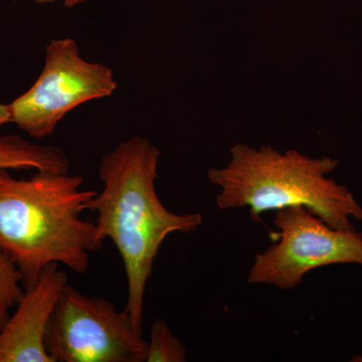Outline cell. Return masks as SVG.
I'll use <instances>...</instances> for the list:
<instances>
[{
	"instance_id": "6da1fadb",
	"label": "cell",
	"mask_w": 362,
	"mask_h": 362,
	"mask_svg": "<svg viewBox=\"0 0 362 362\" xmlns=\"http://www.w3.org/2000/svg\"><path fill=\"white\" fill-rule=\"evenodd\" d=\"M160 151L147 139L134 137L102 157L103 189L85 206L98 214L99 239H109L122 259L127 280L125 310L142 331L144 298L161 245L173 233H190L202 223L199 213L175 214L156 194Z\"/></svg>"
},
{
	"instance_id": "5bb4252c",
	"label": "cell",
	"mask_w": 362,
	"mask_h": 362,
	"mask_svg": "<svg viewBox=\"0 0 362 362\" xmlns=\"http://www.w3.org/2000/svg\"><path fill=\"white\" fill-rule=\"evenodd\" d=\"M359 361H362V359H359Z\"/></svg>"
},
{
	"instance_id": "8992f818",
	"label": "cell",
	"mask_w": 362,
	"mask_h": 362,
	"mask_svg": "<svg viewBox=\"0 0 362 362\" xmlns=\"http://www.w3.org/2000/svg\"><path fill=\"white\" fill-rule=\"evenodd\" d=\"M279 242L257 254L247 282L291 290L309 272L329 265L362 266V233L331 228L304 206L277 211Z\"/></svg>"
},
{
	"instance_id": "4fadbf2b",
	"label": "cell",
	"mask_w": 362,
	"mask_h": 362,
	"mask_svg": "<svg viewBox=\"0 0 362 362\" xmlns=\"http://www.w3.org/2000/svg\"><path fill=\"white\" fill-rule=\"evenodd\" d=\"M37 4H40V6H44V4H54V2L59 1V0H33Z\"/></svg>"
},
{
	"instance_id": "7c38bea8",
	"label": "cell",
	"mask_w": 362,
	"mask_h": 362,
	"mask_svg": "<svg viewBox=\"0 0 362 362\" xmlns=\"http://www.w3.org/2000/svg\"><path fill=\"white\" fill-rule=\"evenodd\" d=\"M86 1H88V0H65V6L68 8H73V7L80 6Z\"/></svg>"
},
{
	"instance_id": "8fae6325",
	"label": "cell",
	"mask_w": 362,
	"mask_h": 362,
	"mask_svg": "<svg viewBox=\"0 0 362 362\" xmlns=\"http://www.w3.org/2000/svg\"><path fill=\"white\" fill-rule=\"evenodd\" d=\"M8 123H11V110H9L8 105L0 103V128Z\"/></svg>"
},
{
	"instance_id": "5b68a950",
	"label": "cell",
	"mask_w": 362,
	"mask_h": 362,
	"mask_svg": "<svg viewBox=\"0 0 362 362\" xmlns=\"http://www.w3.org/2000/svg\"><path fill=\"white\" fill-rule=\"evenodd\" d=\"M117 87L113 71L83 58L75 40H52L45 47L44 68L35 84L8 104L11 123L42 139L74 109L110 97Z\"/></svg>"
},
{
	"instance_id": "277c9868",
	"label": "cell",
	"mask_w": 362,
	"mask_h": 362,
	"mask_svg": "<svg viewBox=\"0 0 362 362\" xmlns=\"http://www.w3.org/2000/svg\"><path fill=\"white\" fill-rule=\"evenodd\" d=\"M142 334L125 309L68 283L47 324L45 346L52 362H145Z\"/></svg>"
},
{
	"instance_id": "3957f363",
	"label": "cell",
	"mask_w": 362,
	"mask_h": 362,
	"mask_svg": "<svg viewBox=\"0 0 362 362\" xmlns=\"http://www.w3.org/2000/svg\"><path fill=\"white\" fill-rule=\"evenodd\" d=\"M225 168H211L209 182L221 187L218 209H250L255 221L266 211L304 206L337 230H356L362 206L349 188L326 177L339 162L329 157L311 158L289 149L285 154L271 146L255 149L237 144Z\"/></svg>"
},
{
	"instance_id": "7a4b0ae2",
	"label": "cell",
	"mask_w": 362,
	"mask_h": 362,
	"mask_svg": "<svg viewBox=\"0 0 362 362\" xmlns=\"http://www.w3.org/2000/svg\"><path fill=\"white\" fill-rule=\"evenodd\" d=\"M83 185L82 176L69 173L16 178L0 168V249L20 269L25 288L51 264L85 274L90 252L103 245L95 221L81 218L98 194Z\"/></svg>"
},
{
	"instance_id": "52a82bcc",
	"label": "cell",
	"mask_w": 362,
	"mask_h": 362,
	"mask_svg": "<svg viewBox=\"0 0 362 362\" xmlns=\"http://www.w3.org/2000/svg\"><path fill=\"white\" fill-rule=\"evenodd\" d=\"M66 284V272L59 270V264H51L25 288L0 331V362H52L45 350V332Z\"/></svg>"
},
{
	"instance_id": "9c48e42d",
	"label": "cell",
	"mask_w": 362,
	"mask_h": 362,
	"mask_svg": "<svg viewBox=\"0 0 362 362\" xmlns=\"http://www.w3.org/2000/svg\"><path fill=\"white\" fill-rule=\"evenodd\" d=\"M23 276L6 252L0 249V331L25 293Z\"/></svg>"
},
{
	"instance_id": "30bf717a",
	"label": "cell",
	"mask_w": 362,
	"mask_h": 362,
	"mask_svg": "<svg viewBox=\"0 0 362 362\" xmlns=\"http://www.w3.org/2000/svg\"><path fill=\"white\" fill-rule=\"evenodd\" d=\"M185 361H187V356L185 345L171 332L168 324L157 319L150 326L145 362Z\"/></svg>"
},
{
	"instance_id": "ba28073f",
	"label": "cell",
	"mask_w": 362,
	"mask_h": 362,
	"mask_svg": "<svg viewBox=\"0 0 362 362\" xmlns=\"http://www.w3.org/2000/svg\"><path fill=\"white\" fill-rule=\"evenodd\" d=\"M0 168L68 173V157L54 146L33 144L18 135H0Z\"/></svg>"
}]
</instances>
